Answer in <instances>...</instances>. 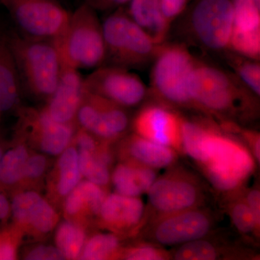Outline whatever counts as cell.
Here are the masks:
<instances>
[{
  "label": "cell",
  "mask_w": 260,
  "mask_h": 260,
  "mask_svg": "<svg viewBox=\"0 0 260 260\" xmlns=\"http://www.w3.org/2000/svg\"><path fill=\"white\" fill-rule=\"evenodd\" d=\"M97 140L99 139L94 135L81 128H79L73 137V140H75L79 150H86L93 153L99 148V145Z\"/></svg>",
  "instance_id": "cell-36"
},
{
  "label": "cell",
  "mask_w": 260,
  "mask_h": 260,
  "mask_svg": "<svg viewBox=\"0 0 260 260\" xmlns=\"http://www.w3.org/2000/svg\"><path fill=\"white\" fill-rule=\"evenodd\" d=\"M230 215L233 223L239 232L243 234L257 232L254 215L245 200H240L234 203L231 208Z\"/></svg>",
  "instance_id": "cell-32"
},
{
  "label": "cell",
  "mask_w": 260,
  "mask_h": 260,
  "mask_svg": "<svg viewBox=\"0 0 260 260\" xmlns=\"http://www.w3.org/2000/svg\"><path fill=\"white\" fill-rule=\"evenodd\" d=\"M85 91L96 94L121 107H138L150 93L138 75L119 67L103 65L83 80Z\"/></svg>",
  "instance_id": "cell-9"
},
{
  "label": "cell",
  "mask_w": 260,
  "mask_h": 260,
  "mask_svg": "<svg viewBox=\"0 0 260 260\" xmlns=\"http://www.w3.org/2000/svg\"><path fill=\"white\" fill-rule=\"evenodd\" d=\"M4 149H3L2 145H0V160H1L2 157H3V154H4Z\"/></svg>",
  "instance_id": "cell-40"
},
{
  "label": "cell",
  "mask_w": 260,
  "mask_h": 260,
  "mask_svg": "<svg viewBox=\"0 0 260 260\" xmlns=\"http://www.w3.org/2000/svg\"><path fill=\"white\" fill-rule=\"evenodd\" d=\"M105 42L104 65L143 69L153 62L161 44L138 25L122 8L113 10L102 22Z\"/></svg>",
  "instance_id": "cell-3"
},
{
  "label": "cell",
  "mask_w": 260,
  "mask_h": 260,
  "mask_svg": "<svg viewBox=\"0 0 260 260\" xmlns=\"http://www.w3.org/2000/svg\"><path fill=\"white\" fill-rule=\"evenodd\" d=\"M227 64L234 71L239 79L244 83L256 96L260 95L259 61L254 60L232 51L223 53Z\"/></svg>",
  "instance_id": "cell-27"
},
{
  "label": "cell",
  "mask_w": 260,
  "mask_h": 260,
  "mask_svg": "<svg viewBox=\"0 0 260 260\" xmlns=\"http://www.w3.org/2000/svg\"><path fill=\"white\" fill-rule=\"evenodd\" d=\"M144 214V204L139 197L114 193L107 195L98 218L102 226L116 234H126L140 226Z\"/></svg>",
  "instance_id": "cell-17"
},
{
  "label": "cell",
  "mask_w": 260,
  "mask_h": 260,
  "mask_svg": "<svg viewBox=\"0 0 260 260\" xmlns=\"http://www.w3.org/2000/svg\"><path fill=\"white\" fill-rule=\"evenodd\" d=\"M218 256L216 246L204 238L181 244L174 253L177 260H214Z\"/></svg>",
  "instance_id": "cell-29"
},
{
  "label": "cell",
  "mask_w": 260,
  "mask_h": 260,
  "mask_svg": "<svg viewBox=\"0 0 260 260\" xmlns=\"http://www.w3.org/2000/svg\"><path fill=\"white\" fill-rule=\"evenodd\" d=\"M196 59L185 43L164 42L153 61L150 93L172 105L195 108L188 83Z\"/></svg>",
  "instance_id": "cell-7"
},
{
  "label": "cell",
  "mask_w": 260,
  "mask_h": 260,
  "mask_svg": "<svg viewBox=\"0 0 260 260\" xmlns=\"http://www.w3.org/2000/svg\"><path fill=\"white\" fill-rule=\"evenodd\" d=\"M75 124H61L51 119L47 111H20L19 133L27 135L44 153L60 155L73 141Z\"/></svg>",
  "instance_id": "cell-14"
},
{
  "label": "cell",
  "mask_w": 260,
  "mask_h": 260,
  "mask_svg": "<svg viewBox=\"0 0 260 260\" xmlns=\"http://www.w3.org/2000/svg\"><path fill=\"white\" fill-rule=\"evenodd\" d=\"M23 240L21 232L13 223L0 226V260L18 257L19 246Z\"/></svg>",
  "instance_id": "cell-31"
},
{
  "label": "cell",
  "mask_w": 260,
  "mask_h": 260,
  "mask_svg": "<svg viewBox=\"0 0 260 260\" xmlns=\"http://www.w3.org/2000/svg\"><path fill=\"white\" fill-rule=\"evenodd\" d=\"M156 178L155 169L124 161L114 169L112 181L118 194L138 198L148 192Z\"/></svg>",
  "instance_id": "cell-21"
},
{
  "label": "cell",
  "mask_w": 260,
  "mask_h": 260,
  "mask_svg": "<svg viewBox=\"0 0 260 260\" xmlns=\"http://www.w3.org/2000/svg\"><path fill=\"white\" fill-rule=\"evenodd\" d=\"M29 155L23 143L5 152L0 160V190L4 193L19 190Z\"/></svg>",
  "instance_id": "cell-24"
},
{
  "label": "cell",
  "mask_w": 260,
  "mask_h": 260,
  "mask_svg": "<svg viewBox=\"0 0 260 260\" xmlns=\"http://www.w3.org/2000/svg\"><path fill=\"white\" fill-rule=\"evenodd\" d=\"M47 168L48 160L45 155L42 154L29 155L19 190H25L27 188L30 189L37 186L45 175Z\"/></svg>",
  "instance_id": "cell-30"
},
{
  "label": "cell",
  "mask_w": 260,
  "mask_h": 260,
  "mask_svg": "<svg viewBox=\"0 0 260 260\" xmlns=\"http://www.w3.org/2000/svg\"><path fill=\"white\" fill-rule=\"evenodd\" d=\"M54 239L56 247L65 259H78L86 241L85 227L64 220L58 225Z\"/></svg>",
  "instance_id": "cell-25"
},
{
  "label": "cell",
  "mask_w": 260,
  "mask_h": 260,
  "mask_svg": "<svg viewBox=\"0 0 260 260\" xmlns=\"http://www.w3.org/2000/svg\"><path fill=\"white\" fill-rule=\"evenodd\" d=\"M126 10L132 19L157 44L166 42L170 27L162 15L160 0H130Z\"/></svg>",
  "instance_id": "cell-22"
},
{
  "label": "cell",
  "mask_w": 260,
  "mask_h": 260,
  "mask_svg": "<svg viewBox=\"0 0 260 260\" xmlns=\"http://www.w3.org/2000/svg\"><path fill=\"white\" fill-rule=\"evenodd\" d=\"M78 161L82 177L85 180L104 187L109 184L111 176L109 168L101 161L95 154L86 151L78 150Z\"/></svg>",
  "instance_id": "cell-28"
},
{
  "label": "cell",
  "mask_w": 260,
  "mask_h": 260,
  "mask_svg": "<svg viewBox=\"0 0 260 260\" xmlns=\"http://www.w3.org/2000/svg\"><path fill=\"white\" fill-rule=\"evenodd\" d=\"M10 203L5 193L0 190V226L5 225L10 217Z\"/></svg>",
  "instance_id": "cell-39"
},
{
  "label": "cell",
  "mask_w": 260,
  "mask_h": 260,
  "mask_svg": "<svg viewBox=\"0 0 260 260\" xmlns=\"http://www.w3.org/2000/svg\"><path fill=\"white\" fill-rule=\"evenodd\" d=\"M190 0H160L164 20L171 28L172 24L181 16Z\"/></svg>",
  "instance_id": "cell-34"
},
{
  "label": "cell",
  "mask_w": 260,
  "mask_h": 260,
  "mask_svg": "<svg viewBox=\"0 0 260 260\" xmlns=\"http://www.w3.org/2000/svg\"><path fill=\"white\" fill-rule=\"evenodd\" d=\"M181 120L165 106L152 104L137 114L133 126L135 134L176 150L181 148Z\"/></svg>",
  "instance_id": "cell-15"
},
{
  "label": "cell",
  "mask_w": 260,
  "mask_h": 260,
  "mask_svg": "<svg viewBox=\"0 0 260 260\" xmlns=\"http://www.w3.org/2000/svg\"><path fill=\"white\" fill-rule=\"evenodd\" d=\"M22 93L8 30L0 27V112L18 107Z\"/></svg>",
  "instance_id": "cell-20"
},
{
  "label": "cell",
  "mask_w": 260,
  "mask_h": 260,
  "mask_svg": "<svg viewBox=\"0 0 260 260\" xmlns=\"http://www.w3.org/2000/svg\"><path fill=\"white\" fill-rule=\"evenodd\" d=\"M10 216L13 223L25 237H47L57 225L59 216L56 210L44 198L32 189L12 193Z\"/></svg>",
  "instance_id": "cell-12"
},
{
  "label": "cell",
  "mask_w": 260,
  "mask_h": 260,
  "mask_svg": "<svg viewBox=\"0 0 260 260\" xmlns=\"http://www.w3.org/2000/svg\"><path fill=\"white\" fill-rule=\"evenodd\" d=\"M78 151L69 145L60 154L49 181L51 195L56 200L65 199L81 181Z\"/></svg>",
  "instance_id": "cell-23"
},
{
  "label": "cell",
  "mask_w": 260,
  "mask_h": 260,
  "mask_svg": "<svg viewBox=\"0 0 260 260\" xmlns=\"http://www.w3.org/2000/svg\"><path fill=\"white\" fill-rule=\"evenodd\" d=\"M22 92L38 100L51 96L60 76L62 60L55 42L38 40L8 31Z\"/></svg>",
  "instance_id": "cell-2"
},
{
  "label": "cell",
  "mask_w": 260,
  "mask_h": 260,
  "mask_svg": "<svg viewBox=\"0 0 260 260\" xmlns=\"http://www.w3.org/2000/svg\"><path fill=\"white\" fill-rule=\"evenodd\" d=\"M185 38L205 51L229 50L234 19V0H190L181 14Z\"/></svg>",
  "instance_id": "cell-5"
},
{
  "label": "cell",
  "mask_w": 260,
  "mask_h": 260,
  "mask_svg": "<svg viewBox=\"0 0 260 260\" xmlns=\"http://www.w3.org/2000/svg\"><path fill=\"white\" fill-rule=\"evenodd\" d=\"M246 204L250 208L255 220L256 230L260 228V192L259 189H253L246 194Z\"/></svg>",
  "instance_id": "cell-38"
},
{
  "label": "cell",
  "mask_w": 260,
  "mask_h": 260,
  "mask_svg": "<svg viewBox=\"0 0 260 260\" xmlns=\"http://www.w3.org/2000/svg\"><path fill=\"white\" fill-rule=\"evenodd\" d=\"M120 257L128 260H164L168 259L169 254L155 246L141 245L122 249Z\"/></svg>",
  "instance_id": "cell-33"
},
{
  "label": "cell",
  "mask_w": 260,
  "mask_h": 260,
  "mask_svg": "<svg viewBox=\"0 0 260 260\" xmlns=\"http://www.w3.org/2000/svg\"><path fill=\"white\" fill-rule=\"evenodd\" d=\"M121 155L124 161L133 162L153 169L172 166L177 159L174 149L154 143L134 134L124 140Z\"/></svg>",
  "instance_id": "cell-19"
},
{
  "label": "cell",
  "mask_w": 260,
  "mask_h": 260,
  "mask_svg": "<svg viewBox=\"0 0 260 260\" xmlns=\"http://www.w3.org/2000/svg\"><path fill=\"white\" fill-rule=\"evenodd\" d=\"M78 70L62 61L60 76L44 108L51 119L61 124H75V118L85 90Z\"/></svg>",
  "instance_id": "cell-16"
},
{
  "label": "cell",
  "mask_w": 260,
  "mask_h": 260,
  "mask_svg": "<svg viewBox=\"0 0 260 260\" xmlns=\"http://www.w3.org/2000/svg\"><path fill=\"white\" fill-rule=\"evenodd\" d=\"M9 12L18 32L38 40L57 42L70 13L56 0H0Z\"/></svg>",
  "instance_id": "cell-8"
},
{
  "label": "cell",
  "mask_w": 260,
  "mask_h": 260,
  "mask_svg": "<svg viewBox=\"0 0 260 260\" xmlns=\"http://www.w3.org/2000/svg\"><path fill=\"white\" fill-rule=\"evenodd\" d=\"M56 43L61 60L75 69L95 70L105 62L102 23L96 11L86 3L70 13L66 28Z\"/></svg>",
  "instance_id": "cell-6"
},
{
  "label": "cell",
  "mask_w": 260,
  "mask_h": 260,
  "mask_svg": "<svg viewBox=\"0 0 260 260\" xmlns=\"http://www.w3.org/2000/svg\"><path fill=\"white\" fill-rule=\"evenodd\" d=\"M147 193L150 206L158 215L198 208L203 198L194 179L177 172L156 178Z\"/></svg>",
  "instance_id": "cell-13"
},
{
  "label": "cell",
  "mask_w": 260,
  "mask_h": 260,
  "mask_svg": "<svg viewBox=\"0 0 260 260\" xmlns=\"http://www.w3.org/2000/svg\"><path fill=\"white\" fill-rule=\"evenodd\" d=\"M198 164L212 185L220 191L242 186L254 168L253 157L244 145L208 125Z\"/></svg>",
  "instance_id": "cell-4"
},
{
  "label": "cell",
  "mask_w": 260,
  "mask_h": 260,
  "mask_svg": "<svg viewBox=\"0 0 260 260\" xmlns=\"http://www.w3.org/2000/svg\"><path fill=\"white\" fill-rule=\"evenodd\" d=\"M125 108L85 91L75 118V124L103 142H111L124 134L130 119Z\"/></svg>",
  "instance_id": "cell-10"
},
{
  "label": "cell",
  "mask_w": 260,
  "mask_h": 260,
  "mask_svg": "<svg viewBox=\"0 0 260 260\" xmlns=\"http://www.w3.org/2000/svg\"><path fill=\"white\" fill-rule=\"evenodd\" d=\"M213 226L211 216L195 208L158 215L148 227L147 237L157 244L179 246L203 239Z\"/></svg>",
  "instance_id": "cell-11"
},
{
  "label": "cell",
  "mask_w": 260,
  "mask_h": 260,
  "mask_svg": "<svg viewBox=\"0 0 260 260\" xmlns=\"http://www.w3.org/2000/svg\"><path fill=\"white\" fill-rule=\"evenodd\" d=\"M121 250L116 234H97L85 241L79 259H112L120 257Z\"/></svg>",
  "instance_id": "cell-26"
},
{
  "label": "cell",
  "mask_w": 260,
  "mask_h": 260,
  "mask_svg": "<svg viewBox=\"0 0 260 260\" xmlns=\"http://www.w3.org/2000/svg\"><path fill=\"white\" fill-rule=\"evenodd\" d=\"M188 90L196 109L216 115L251 109L256 95L230 72L197 59Z\"/></svg>",
  "instance_id": "cell-1"
},
{
  "label": "cell",
  "mask_w": 260,
  "mask_h": 260,
  "mask_svg": "<svg viewBox=\"0 0 260 260\" xmlns=\"http://www.w3.org/2000/svg\"><path fill=\"white\" fill-rule=\"evenodd\" d=\"M254 2L255 3L256 6L260 8V0H254Z\"/></svg>",
  "instance_id": "cell-41"
},
{
  "label": "cell",
  "mask_w": 260,
  "mask_h": 260,
  "mask_svg": "<svg viewBox=\"0 0 260 260\" xmlns=\"http://www.w3.org/2000/svg\"><path fill=\"white\" fill-rule=\"evenodd\" d=\"M130 0H83L95 11H113L127 5Z\"/></svg>",
  "instance_id": "cell-37"
},
{
  "label": "cell",
  "mask_w": 260,
  "mask_h": 260,
  "mask_svg": "<svg viewBox=\"0 0 260 260\" xmlns=\"http://www.w3.org/2000/svg\"><path fill=\"white\" fill-rule=\"evenodd\" d=\"M107 195L102 186L80 181L64 200L65 218L85 227L90 219L99 217Z\"/></svg>",
  "instance_id": "cell-18"
},
{
  "label": "cell",
  "mask_w": 260,
  "mask_h": 260,
  "mask_svg": "<svg viewBox=\"0 0 260 260\" xmlns=\"http://www.w3.org/2000/svg\"><path fill=\"white\" fill-rule=\"evenodd\" d=\"M23 259L28 260H61L64 255L56 246L38 245L25 251Z\"/></svg>",
  "instance_id": "cell-35"
}]
</instances>
